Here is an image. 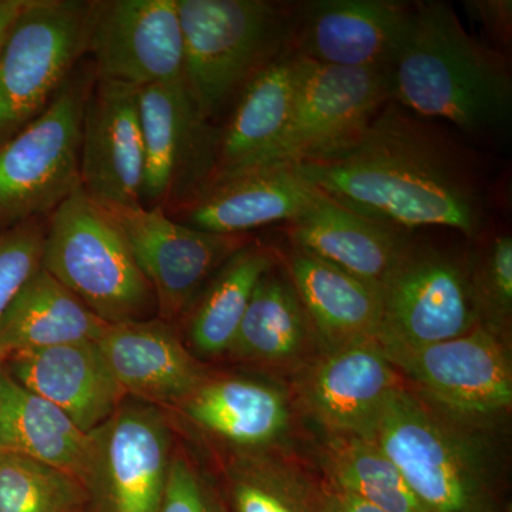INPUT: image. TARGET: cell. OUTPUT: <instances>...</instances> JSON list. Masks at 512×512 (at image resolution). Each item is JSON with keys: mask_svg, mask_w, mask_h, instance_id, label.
Masks as SVG:
<instances>
[{"mask_svg": "<svg viewBox=\"0 0 512 512\" xmlns=\"http://www.w3.org/2000/svg\"><path fill=\"white\" fill-rule=\"evenodd\" d=\"M377 342L387 356L460 338L478 326L467 255L412 237L379 286Z\"/></svg>", "mask_w": 512, "mask_h": 512, "instance_id": "52a82bcc", "label": "cell"}, {"mask_svg": "<svg viewBox=\"0 0 512 512\" xmlns=\"http://www.w3.org/2000/svg\"><path fill=\"white\" fill-rule=\"evenodd\" d=\"M96 343L120 389L140 402L177 406L208 375L163 319L109 325Z\"/></svg>", "mask_w": 512, "mask_h": 512, "instance_id": "d6986e66", "label": "cell"}, {"mask_svg": "<svg viewBox=\"0 0 512 512\" xmlns=\"http://www.w3.org/2000/svg\"><path fill=\"white\" fill-rule=\"evenodd\" d=\"M278 262L276 249L252 239L215 272L184 315L187 348L200 362L227 356L256 286Z\"/></svg>", "mask_w": 512, "mask_h": 512, "instance_id": "4316f807", "label": "cell"}, {"mask_svg": "<svg viewBox=\"0 0 512 512\" xmlns=\"http://www.w3.org/2000/svg\"><path fill=\"white\" fill-rule=\"evenodd\" d=\"M45 224L30 220L0 231V323L23 286L42 268Z\"/></svg>", "mask_w": 512, "mask_h": 512, "instance_id": "d6a6232c", "label": "cell"}, {"mask_svg": "<svg viewBox=\"0 0 512 512\" xmlns=\"http://www.w3.org/2000/svg\"><path fill=\"white\" fill-rule=\"evenodd\" d=\"M175 407L227 454L285 448L296 410L291 390L272 377L210 372Z\"/></svg>", "mask_w": 512, "mask_h": 512, "instance_id": "ac0fdd59", "label": "cell"}, {"mask_svg": "<svg viewBox=\"0 0 512 512\" xmlns=\"http://www.w3.org/2000/svg\"><path fill=\"white\" fill-rule=\"evenodd\" d=\"M92 67L74 70L47 109L0 144V231L49 217L80 187L84 107Z\"/></svg>", "mask_w": 512, "mask_h": 512, "instance_id": "8992f818", "label": "cell"}, {"mask_svg": "<svg viewBox=\"0 0 512 512\" xmlns=\"http://www.w3.org/2000/svg\"><path fill=\"white\" fill-rule=\"evenodd\" d=\"M508 512H510V511H508Z\"/></svg>", "mask_w": 512, "mask_h": 512, "instance_id": "f35d334b", "label": "cell"}, {"mask_svg": "<svg viewBox=\"0 0 512 512\" xmlns=\"http://www.w3.org/2000/svg\"><path fill=\"white\" fill-rule=\"evenodd\" d=\"M390 100L389 69H349L298 56L288 124L251 170L296 167L345 150L363 136Z\"/></svg>", "mask_w": 512, "mask_h": 512, "instance_id": "9c48e42d", "label": "cell"}, {"mask_svg": "<svg viewBox=\"0 0 512 512\" xmlns=\"http://www.w3.org/2000/svg\"><path fill=\"white\" fill-rule=\"evenodd\" d=\"M315 194L293 167L256 168L211 184L175 220L212 234L249 235L296 220Z\"/></svg>", "mask_w": 512, "mask_h": 512, "instance_id": "7402d4cb", "label": "cell"}, {"mask_svg": "<svg viewBox=\"0 0 512 512\" xmlns=\"http://www.w3.org/2000/svg\"><path fill=\"white\" fill-rule=\"evenodd\" d=\"M318 353L311 320L279 261L256 286L225 357L292 379Z\"/></svg>", "mask_w": 512, "mask_h": 512, "instance_id": "603a6c76", "label": "cell"}, {"mask_svg": "<svg viewBox=\"0 0 512 512\" xmlns=\"http://www.w3.org/2000/svg\"><path fill=\"white\" fill-rule=\"evenodd\" d=\"M106 210L120 225L165 322L183 318L215 272L252 241L200 231L141 205Z\"/></svg>", "mask_w": 512, "mask_h": 512, "instance_id": "4fadbf2b", "label": "cell"}, {"mask_svg": "<svg viewBox=\"0 0 512 512\" xmlns=\"http://www.w3.org/2000/svg\"><path fill=\"white\" fill-rule=\"evenodd\" d=\"M2 360L13 380L56 404L86 433L109 419L126 399L96 342L13 353Z\"/></svg>", "mask_w": 512, "mask_h": 512, "instance_id": "44dd1931", "label": "cell"}, {"mask_svg": "<svg viewBox=\"0 0 512 512\" xmlns=\"http://www.w3.org/2000/svg\"><path fill=\"white\" fill-rule=\"evenodd\" d=\"M495 436L451 419L403 382L387 396L373 440L424 511L508 512Z\"/></svg>", "mask_w": 512, "mask_h": 512, "instance_id": "3957f363", "label": "cell"}, {"mask_svg": "<svg viewBox=\"0 0 512 512\" xmlns=\"http://www.w3.org/2000/svg\"><path fill=\"white\" fill-rule=\"evenodd\" d=\"M42 268L107 325L151 319L157 311L120 225L82 185L47 217Z\"/></svg>", "mask_w": 512, "mask_h": 512, "instance_id": "5b68a950", "label": "cell"}, {"mask_svg": "<svg viewBox=\"0 0 512 512\" xmlns=\"http://www.w3.org/2000/svg\"><path fill=\"white\" fill-rule=\"evenodd\" d=\"M468 16L483 26L485 32L501 46L511 45L512 2L511 0H470L463 3Z\"/></svg>", "mask_w": 512, "mask_h": 512, "instance_id": "e575fe53", "label": "cell"}, {"mask_svg": "<svg viewBox=\"0 0 512 512\" xmlns=\"http://www.w3.org/2000/svg\"><path fill=\"white\" fill-rule=\"evenodd\" d=\"M87 0H29L0 55V144L37 119L87 53Z\"/></svg>", "mask_w": 512, "mask_h": 512, "instance_id": "ba28073f", "label": "cell"}, {"mask_svg": "<svg viewBox=\"0 0 512 512\" xmlns=\"http://www.w3.org/2000/svg\"><path fill=\"white\" fill-rule=\"evenodd\" d=\"M286 225L292 247L348 272L377 292L413 237L406 229L357 214L318 190L308 208Z\"/></svg>", "mask_w": 512, "mask_h": 512, "instance_id": "ffe728a7", "label": "cell"}, {"mask_svg": "<svg viewBox=\"0 0 512 512\" xmlns=\"http://www.w3.org/2000/svg\"><path fill=\"white\" fill-rule=\"evenodd\" d=\"M296 67L298 56L288 52L245 84L227 123L217 130L211 184L251 170L275 146L291 114Z\"/></svg>", "mask_w": 512, "mask_h": 512, "instance_id": "d4e9b609", "label": "cell"}, {"mask_svg": "<svg viewBox=\"0 0 512 512\" xmlns=\"http://www.w3.org/2000/svg\"><path fill=\"white\" fill-rule=\"evenodd\" d=\"M158 512H225L220 491L187 457L174 456Z\"/></svg>", "mask_w": 512, "mask_h": 512, "instance_id": "836d02e7", "label": "cell"}, {"mask_svg": "<svg viewBox=\"0 0 512 512\" xmlns=\"http://www.w3.org/2000/svg\"><path fill=\"white\" fill-rule=\"evenodd\" d=\"M0 512H89V497L76 477L0 451Z\"/></svg>", "mask_w": 512, "mask_h": 512, "instance_id": "4dcf8cb0", "label": "cell"}, {"mask_svg": "<svg viewBox=\"0 0 512 512\" xmlns=\"http://www.w3.org/2000/svg\"><path fill=\"white\" fill-rule=\"evenodd\" d=\"M225 512H325L322 481L285 448L225 454Z\"/></svg>", "mask_w": 512, "mask_h": 512, "instance_id": "f1b7e54d", "label": "cell"}, {"mask_svg": "<svg viewBox=\"0 0 512 512\" xmlns=\"http://www.w3.org/2000/svg\"><path fill=\"white\" fill-rule=\"evenodd\" d=\"M276 252L311 320L319 353L377 340L376 289L291 244Z\"/></svg>", "mask_w": 512, "mask_h": 512, "instance_id": "cb8c5ba5", "label": "cell"}, {"mask_svg": "<svg viewBox=\"0 0 512 512\" xmlns=\"http://www.w3.org/2000/svg\"><path fill=\"white\" fill-rule=\"evenodd\" d=\"M86 433L56 404L0 375V451L39 461L84 480L90 457Z\"/></svg>", "mask_w": 512, "mask_h": 512, "instance_id": "484cf974", "label": "cell"}, {"mask_svg": "<svg viewBox=\"0 0 512 512\" xmlns=\"http://www.w3.org/2000/svg\"><path fill=\"white\" fill-rule=\"evenodd\" d=\"M184 37V82L208 120L245 84L291 50L293 3L177 0Z\"/></svg>", "mask_w": 512, "mask_h": 512, "instance_id": "277c9868", "label": "cell"}, {"mask_svg": "<svg viewBox=\"0 0 512 512\" xmlns=\"http://www.w3.org/2000/svg\"><path fill=\"white\" fill-rule=\"evenodd\" d=\"M138 87L94 80L80 144V185L104 208L140 207L144 138Z\"/></svg>", "mask_w": 512, "mask_h": 512, "instance_id": "e0dca14e", "label": "cell"}, {"mask_svg": "<svg viewBox=\"0 0 512 512\" xmlns=\"http://www.w3.org/2000/svg\"><path fill=\"white\" fill-rule=\"evenodd\" d=\"M323 483L390 512H426L396 464L375 440L323 434L318 447Z\"/></svg>", "mask_w": 512, "mask_h": 512, "instance_id": "f546056e", "label": "cell"}, {"mask_svg": "<svg viewBox=\"0 0 512 512\" xmlns=\"http://www.w3.org/2000/svg\"><path fill=\"white\" fill-rule=\"evenodd\" d=\"M2 363H3L2 356H0V375H2Z\"/></svg>", "mask_w": 512, "mask_h": 512, "instance_id": "74e56055", "label": "cell"}, {"mask_svg": "<svg viewBox=\"0 0 512 512\" xmlns=\"http://www.w3.org/2000/svg\"><path fill=\"white\" fill-rule=\"evenodd\" d=\"M29 0H0V55L20 13L28 6Z\"/></svg>", "mask_w": 512, "mask_h": 512, "instance_id": "8d00e7d4", "label": "cell"}, {"mask_svg": "<svg viewBox=\"0 0 512 512\" xmlns=\"http://www.w3.org/2000/svg\"><path fill=\"white\" fill-rule=\"evenodd\" d=\"M390 90L403 109L447 121L471 140L495 141L510 130L507 57L474 39L448 3L412 6L390 66Z\"/></svg>", "mask_w": 512, "mask_h": 512, "instance_id": "7a4b0ae2", "label": "cell"}, {"mask_svg": "<svg viewBox=\"0 0 512 512\" xmlns=\"http://www.w3.org/2000/svg\"><path fill=\"white\" fill-rule=\"evenodd\" d=\"M387 359L417 396L451 419L498 431L510 417L511 340L483 326Z\"/></svg>", "mask_w": 512, "mask_h": 512, "instance_id": "30bf717a", "label": "cell"}, {"mask_svg": "<svg viewBox=\"0 0 512 512\" xmlns=\"http://www.w3.org/2000/svg\"><path fill=\"white\" fill-rule=\"evenodd\" d=\"M402 376L377 340L318 353L291 379L296 410L323 434L375 436L387 396Z\"/></svg>", "mask_w": 512, "mask_h": 512, "instance_id": "9a60e30c", "label": "cell"}, {"mask_svg": "<svg viewBox=\"0 0 512 512\" xmlns=\"http://www.w3.org/2000/svg\"><path fill=\"white\" fill-rule=\"evenodd\" d=\"M66 286L40 268L0 323V356L96 342L107 328Z\"/></svg>", "mask_w": 512, "mask_h": 512, "instance_id": "83f0119b", "label": "cell"}, {"mask_svg": "<svg viewBox=\"0 0 512 512\" xmlns=\"http://www.w3.org/2000/svg\"><path fill=\"white\" fill-rule=\"evenodd\" d=\"M412 6L396 0H311L295 5L291 50L349 69L392 66Z\"/></svg>", "mask_w": 512, "mask_h": 512, "instance_id": "2e32d148", "label": "cell"}, {"mask_svg": "<svg viewBox=\"0 0 512 512\" xmlns=\"http://www.w3.org/2000/svg\"><path fill=\"white\" fill-rule=\"evenodd\" d=\"M87 53L97 80L143 87L184 80L177 0H94Z\"/></svg>", "mask_w": 512, "mask_h": 512, "instance_id": "5bb4252c", "label": "cell"}, {"mask_svg": "<svg viewBox=\"0 0 512 512\" xmlns=\"http://www.w3.org/2000/svg\"><path fill=\"white\" fill-rule=\"evenodd\" d=\"M467 261L478 326L511 340V235H491L467 255Z\"/></svg>", "mask_w": 512, "mask_h": 512, "instance_id": "1f68e13d", "label": "cell"}, {"mask_svg": "<svg viewBox=\"0 0 512 512\" xmlns=\"http://www.w3.org/2000/svg\"><path fill=\"white\" fill-rule=\"evenodd\" d=\"M293 168L326 197L383 224L484 235L487 197L471 153L392 100L352 146Z\"/></svg>", "mask_w": 512, "mask_h": 512, "instance_id": "6da1fadb", "label": "cell"}, {"mask_svg": "<svg viewBox=\"0 0 512 512\" xmlns=\"http://www.w3.org/2000/svg\"><path fill=\"white\" fill-rule=\"evenodd\" d=\"M90 440L89 512H158L174 457L163 410L126 397Z\"/></svg>", "mask_w": 512, "mask_h": 512, "instance_id": "8fae6325", "label": "cell"}, {"mask_svg": "<svg viewBox=\"0 0 512 512\" xmlns=\"http://www.w3.org/2000/svg\"><path fill=\"white\" fill-rule=\"evenodd\" d=\"M138 103L144 138L141 207L173 217L214 180L217 130L184 80L143 87Z\"/></svg>", "mask_w": 512, "mask_h": 512, "instance_id": "7c38bea8", "label": "cell"}, {"mask_svg": "<svg viewBox=\"0 0 512 512\" xmlns=\"http://www.w3.org/2000/svg\"><path fill=\"white\" fill-rule=\"evenodd\" d=\"M322 488L325 512H390L377 507V505L367 503V501L355 497V495L330 487L323 481Z\"/></svg>", "mask_w": 512, "mask_h": 512, "instance_id": "d590c367", "label": "cell"}]
</instances>
